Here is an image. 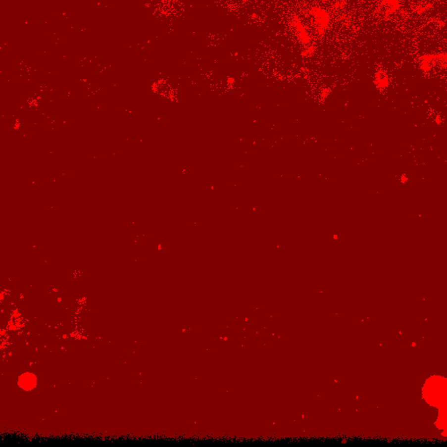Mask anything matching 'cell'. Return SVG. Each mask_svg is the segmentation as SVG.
Here are the masks:
<instances>
[{"label":"cell","mask_w":447,"mask_h":447,"mask_svg":"<svg viewBox=\"0 0 447 447\" xmlns=\"http://www.w3.org/2000/svg\"><path fill=\"white\" fill-rule=\"evenodd\" d=\"M37 377L34 373L25 372L18 378V386L25 392H32L37 387Z\"/></svg>","instance_id":"6da1fadb"}]
</instances>
